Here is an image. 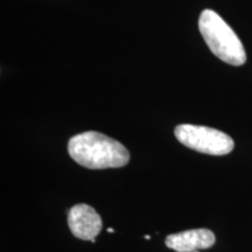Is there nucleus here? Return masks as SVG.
<instances>
[{
	"label": "nucleus",
	"mask_w": 252,
	"mask_h": 252,
	"mask_svg": "<svg viewBox=\"0 0 252 252\" xmlns=\"http://www.w3.org/2000/svg\"><path fill=\"white\" fill-rule=\"evenodd\" d=\"M68 225L75 237L91 242L102 230V219L93 207L80 203L69 210Z\"/></svg>",
	"instance_id": "20e7f679"
},
{
	"label": "nucleus",
	"mask_w": 252,
	"mask_h": 252,
	"mask_svg": "<svg viewBox=\"0 0 252 252\" xmlns=\"http://www.w3.org/2000/svg\"><path fill=\"white\" fill-rule=\"evenodd\" d=\"M198 30L214 55L231 65H242L247 53L237 34L212 9H204L198 19Z\"/></svg>",
	"instance_id": "f03ea898"
},
{
	"label": "nucleus",
	"mask_w": 252,
	"mask_h": 252,
	"mask_svg": "<svg viewBox=\"0 0 252 252\" xmlns=\"http://www.w3.org/2000/svg\"><path fill=\"white\" fill-rule=\"evenodd\" d=\"M174 134L176 139L188 149L210 156H225L235 146L231 137L207 126L182 124L176 126Z\"/></svg>",
	"instance_id": "7ed1b4c3"
},
{
	"label": "nucleus",
	"mask_w": 252,
	"mask_h": 252,
	"mask_svg": "<svg viewBox=\"0 0 252 252\" xmlns=\"http://www.w3.org/2000/svg\"><path fill=\"white\" fill-rule=\"evenodd\" d=\"M68 153L78 165L89 169L119 168L130 161V153L124 145L94 131L70 138Z\"/></svg>",
	"instance_id": "f257e3e1"
},
{
	"label": "nucleus",
	"mask_w": 252,
	"mask_h": 252,
	"mask_svg": "<svg viewBox=\"0 0 252 252\" xmlns=\"http://www.w3.org/2000/svg\"><path fill=\"white\" fill-rule=\"evenodd\" d=\"M194 252H198V250L197 251H194Z\"/></svg>",
	"instance_id": "0eeeda50"
},
{
	"label": "nucleus",
	"mask_w": 252,
	"mask_h": 252,
	"mask_svg": "<svg viewBox=\"0 0 252 252\" xmlns=\"http://www.w3.org/2000/svg\"><path fill=\"white\" fill-rule=\"evenodd\" d=\"M108 231H109V232H113V231H115V230H113L112 228H109V229H108Z\"/></svg>",
	"instance_id": "423d86ee"
},
{
	"label": "nucleus",
	"mask_w": 252,
	"mask_h": 252,
	"mask_svg": "<svg viewBox=\"0 0 252 252\" xmlns=\"http://www.w3.org/2000/svg\"><path fill=\"white\" fill-rule=\"evenodd\" d=\"M165 243L176 252H194L212 248L215 235L208 229H193L167 236Z\"/></svg>",
	"instance_id": "39448f33"
}]
</instances>
